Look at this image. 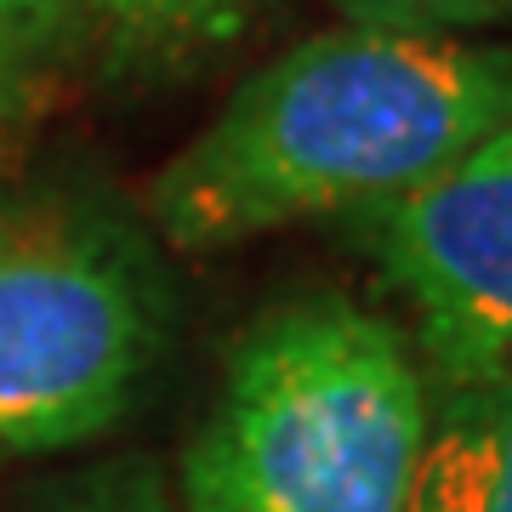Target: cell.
Masks as SVG:
<instances>
[{"instance_id":"obj_10","label":"cell","mask_w":512,"mask_h":512,"mask_svg":"<svg viewBox=\"0 0 512 512\" xmlns=\"http://www.w3.org/2000/svg\"><path fill=\"white\" fill-rule=\"evenodd\" d=\"M69 512H165V501L154 490H120V495H97V501H80Z\"/></svg>"},{"instance_id":"obj_7","label":"cell","mask_w":512,"mask_h":512,"mask_svg":"<svg viewBox=\"0 0 512 512\" xmlns=\"http://www.w3.org/2000/svg\"><path fill=\"white\" fill-rule=\"evenodd\" d=\"M336 6L353 23H370V29H427V35L512 12V0H336Z\"/></svg>"},{"instance_id":"obj_8","label":"cell","mask_w":512,"mask_h":512,"mask_svg":"<svg viewBox=\"0 0 512 512\" xmlns=\"http://www.w3.org/2000/svg\"><path fill=\"white\" fill-rule=\"evenodd\" d=\"M74 0H0V35L12 40V52H40L63 35Z\"/></svg>"},{"instance_id":"obj_1","label":"cell","mask_w":512,"mask_h":512,"mask_svg":"<svg viewBox=\"0 0 512 512\" xmlns=\"http://www.w3.org/2000/svg\"><path fill=\"white\" fill-rule=\"evenodd\" d=\"M507 126V46L353 23L262 63L148 205L177 251H217L325 211H382Z\"/></svg>"},{"instance_id":"obj_9","label":"cell","mask_w":512,"mask_h":512,"mask_svg":"<svg viewBox=\"0 0 512 512\" xmlns=\"http://www.w3.org/2000/svg\"><path fill=\"white\" fill-rule=\"evenodd\" d=\"M18 97H23V74H18V52L12 40L0 35V131L18 120Z\"/></svg>"},{"instance_id":"obj_2","label":"cell","mask_w":512,"mask_h":512,"mask_svg":"<svg viewBox=\"0 0 512 512\" xmlns=\"http://www.w3.org/2000/svg\"><path fill=\"white\" fill-rule=\"evenodd\" d=\"M433 404L404 336L342 296L268 313L188 444V512H404Z\"/></svg>"},{"instance_id":"obj_4","label":"cell","mask_w":512,"mask_h":512,"mask_svg":"<svg viewBox=\"0 0 512 512\" xmlns=\"http://www.w3.org/2000/svg\"><path fill=\"white\" fill-rule=\"evenodd\" d=\"M376 251L450 365H512V126L382 205Z\"/></svg>"},{"instance_id":"obj_6","label":"cell","mask_w":512,"mask_h":512,"mask_svg":"<svg viewBox=\"0 0 512 512\" xmlns=\"http://www.w3.org/2000/svg\"><path fill=\"white\" fill-rule=\"evenodd\" d=\"M97 23L137 57H194L234 40L256 0H86Z\"/></svg>"},{"instance_id":"obj_3","label":"cell","mask_w":512,"mask_h":512,"mask_svg":"<svg viewBox=\"0 0 512 512\" xmlns=\"http://www.w3.org/2000/svg\"><path fill=\"white\" fill-rule=\"evenodd\" d=\"M148 365V296L109 228L63 205L0 211V456L120 421Z\"/></svg>"},{"instance_id":"obj_5","label":"cell","mask_w":512,"mask_h":512,"mask_svg":"<svg viewBox=\"0 0 512 512\" xmlns=\"http://www.w3.org/2000/svg\"><path fill=\"white\" fill-rule=\"evenodd\" d=\"M404 512H512V365H456Z\"/></svg>"}]
</instances>
